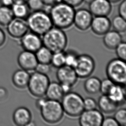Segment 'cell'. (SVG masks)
Listing matches in <instances>:
<instances>
[{
    "mask_svg": "<svg viewBox=\"0 0 126 126\" xmlns=\"http://www.w3.org/2000/svg\"><path fill=\"white\" fill-rule=\"evenodd\" d=\"M74 8L62 1L51 6L49 14L53 26L63 30L72 26L75 12Z\"/></svg>",
    "mask_w": 126,
    "mask_h": 126,
    "instance_id": "1",
    "label": "cell"
},
{
    "mask_svg": "<svg viewBox=\"0 0 126 126\" xmlns=\"http://www.w3.org/2000/svg\"><path fill=\"white\" fill-rule=\"evenodd\" d=\"M43 45L53 53L64 51L68 44V38L63 29L56 27L50 29L43 34Z\"/></svg>",
    "mask_w": 126,
    "mask_h": 126,
    "instance_id": "2",
    "label": "cell"
},
{
    "mask_svg": "<svg viewBox=\"0 0 126 126\" xmlns=\"http://www.w3.org/2000/svg\"><path fill=\"white\" fill-rule=\"evenodd\" d=\"M26 20L29 30L40 36L53 26L49 14L43 10L30 13Z\"/></svg>",
    "mask_w": 126,
    "mask_h": 126,
    "instance_id": "3",
    "label": "cell"
},
{
    "mask_svg": "<svg viewBox=\"0 0 126 126\" xmlns=\"http://www.w3.org/2000/svg\"><path fill=\"white\" fill-rule=\"evenodd\" d=\"M39 109L43 119L49 124L59 123L63 119L64 114L60 101L47 98L44 99Z\"/></svg>",
    "mask_w": 126,
    "mask_h": 126,
    "instance_id": "4",
    "label": "cell"
},
{
    "mask_svg": "<svg viewBox=\"0 0 126 126\" xmlns=\"http://www.w3.org/2000/svg\"><path fill=\"white\" fill-rule=\"evenodd\" d=\"M61 101L64 112L70 117H79L84 110V99L76 92L65 94Z\"/></svg>",
    "mask_w": 126,
    "mask_h": 126,
    "instance_id": "5",
    "label": "cell"
},
{
    "mask_svg": "<svg viewBox=\"0 0 126 126\" xmlns=\"http://www.w3.org/2000/svg\"><path fill=\"white\" fill-rule=\"evenodd\" d=\"M108 78L114 84L126 86V65L125 61L115 58L109 62L106 68Z\"/></svg>",
    "mask_w": 126,
    "mask_h": 126,
    "instance_id": "6",
    "label": "cell"
},
{
    "mask_svg": "<svg viewBox=\"0 0 126 126\" xmlns=\"http://www.w3.org/2000/svg\"><path fill=\"white\" fill-rule=\"evenodd\" d=\"M49 83L47 75L35 72L30 75L27 87L32 95L38 98L44 97Z\"/></svg>",
    "mask_w": 126,
    "mask_h": 126,
    "instance_id": "7",
    "label": "cell"
},
{
    "mask_svg": "<svg viewBox=\"0 0 126 126\" xmlns=\"http://www.w3.org/2000/svg\"><path fill=\"white\" fill-rule=\"evenodd\" d=\"M95 62L92 56L86 54L79 55L73 68L79 78L90 76L95 68Z\"/></svg>",
    "mask_w": 126,
    "mask_h": 126,
    "instance_id": "8",
    "label": "cell"
},
{
    "mask_svg": "<svg viewBox=\"0 0 126 126\" xmlns=\"http://www.w3.org/2000/svg\"><path fill=\"white\" fill-rule=\"evenodd\" d=\"M56 76L62 85L71 87L75 85L79 79L73 68L65 65L58 68Z\"/></svg>",
    "mask_w": 126,
    "mask_h": 126,
    "instance_id": "9",
    "label": "cell"
},
{
    "mask_svg": "<svg viewBox=\"0 0 126 126\" xmlns=\"http://www.w3.org/2000/svg\"><path fill=\"white\" fill-rule=\"evenodd\" d=\"M104 116L100 110H84L79 116V123L81 126H101Z\"/></svg>",
    "mask_w": 126,
    "mask_h": 126,
    "instance_id": "10",
    "label": "cell"
},
{
    "mask_svg": "<svg viewBox=\"0 0 126 126\" xmlns=\"http://www.w3.org/2000/svg\"><path fill=\"white\" fill-rule=\"evenodd\" d=\"M93 18V15L89 10L79 9L75 10L73 24L79 30L87 31L90 27Z\"/></svg>",
    "mask_w": 126,
    "mask_h": 126,
    "instance_id": "11",
    "label": "cell"
},
{
    "mask_svg": "<svg viewBox=\"0 0 126 126\" xmlns=\"http://www.w3.org/2000/svg\"><path fill=\"white\" fill-rule=\"evenodd\" d=\"M7 27L10 35L17 39L21 38L29 30L26 19L15 17Z\"/></svg>",
    "mask_w": 126,
    "mask_h": 126,
    "instance_id": "12",
    "label": "cell"
},
{
    "mask_svg": "<svg viewBox=\"0 0 126 126\" xmlns=\"http://www.w3.org/2000/svg\"><path fill=\"white\" fill-rule=\"evenodd\" d=\"M21 44L24 50L35 53L43 45L42 37L32 32H28L21 38Z\"/></svg>",
    "mask_w": 126,
    "mask_h": 126,
    "instance_id": "13",
    "label": "cell"
},
{
    "mask_svg": "<svg viewBox=\"0 0 126 126\" xmlns=\"http://www.w3.org/2000/svg\"><path fill=\"white\" fill-rule=\"evenodd\" d=\"M17 61L22 69L29 72L35 70L38 63L35 53L26 50L19 54Z\"/></svg>",
    "mask_w": 126,
    "mask_h": 126,
    "instance_id": "14",
    "label": "cell"
},
{
    "mask_svg": "<svg viewBox=\"0 0 126 126\" xmlns=\"http://www.w3.org/2000/svg\"><path fill=\"white\" fill-rule=\"evenodd\" d=\"M112 9L111 3L108 0H94L89 4V10L95 16H108Z\"/></svg>",
    "mask_w": 126,
    "mask_h": 126,
    "instance_id": "15",
    "label": "cell"
},
{
    "mask_svg": "<svg viewBox=\"0 0 126 126\" xmlns=\"http://www.w3.org/2000/svg\"><path fill=\"white\" fill-rule=\"evenodd\" d=\"M111 21L107 16H98L93 18L90 26L93 32L97 35H104L110 30Z\"/></svg>",
    "mask_w": 126,
    "mask_h": 126,
    "instance_id": "16",
    "label": "cell"
},
{
    "mask_svg": "<svg viewBox=\"0 0 126 126\" xmlns=\"http://www.w3.org/2000/svg\"><path fill=\"white\" fill-rule=\"evenodd\" d=\"M14 123L18 126L29 125L32 120V114L27 108L20 107L14 111L13 116Z\"/></svg>",
    "mask_w": 126,
    "mask_h": 126,
    "instance_id": "17",
    "label": "cell"
},
{
    "mask_svg": "<svg viewBox=\"0 0 126 126\" xmlns=\"http://www.w3.org/2000/svg\"><path fill=\"white\" fill-rule=\"evenodd\" d=\"M97 106L102 112L107 114L114 112L119 107V105L113 101L109 95L105 94H102L99 98Z\"/></svg>",
    "mask_w": 126,
    "mask_h": 126,
    "instance_id": "18",
    "label": "cell"
},
{
    "mask_svg": "<svg viewBox=\"0 0 126 126\" xmlns=\"http://www.w3.org/2000/svg\"><path fill=\"white\" fill-rule=\"evenodd\" d=\"M103 41L105 46L110 49H114L122 42L121 33L117 31L109 30L104 35Z\"/></svg>",
    "mask_w": 126,
    "mask_h": 126,
    "instance_id": "19",
    "label": "cell"
},
{
    "mask_svg": "<svg viewBox=\"0 0 126 126\" xmlns=\"http://www.w3.org/2000/svg\"><path fill=\"white\" fill-rule=\"evenodd\" d=\"M65 94L62 85L59 82H50L46 90L45 95L47 98L53 100H61Z\"/></svg>",
    "mask_w": 126,
    "mask_h": 126,
    "instance_id": "20",
    "label": "cell"
},
{
    "mask_svg": "<svg viewBox=\"0 0 126 126\" xmlns=\"http://www.w3.org/2000/svg\"><path fill=\"white\" fill-rule=\"evenodd\" d=\"M107 95L119 106L122 105L125 103L126 86L114 84Z\"/></svg>",
    "mask_w": 126,
    "mask_h": 126,
    "instance_id": "21",
    "label": "cell"
},
{
    "mask_svg": "<svg viewBox=\"0 0 126 126\" xmlns=\"http://www.w3.org/2000/svg\"><path fill=\"white\" fill-rule=\"evenodd\" d=\"M29 72L22 69L16 71L12 76V81L16 87L24 89L28 87L30 78Z\"/></svg>",
    "mask_w": 126,
    "mask_h": 126,
    "instance_id": "22",
    "label": "cell"
},
{
    "mask_svg": "<svg viewBox=\"0 0 126 126\" xmlns=\"http://www.w3.org/2000/svg\"><path fill=\"white\" fill-rule=\"evenodd\" d=\"M11 8L14 17L19 19H26L31 12L26 2H14Z\"/></svg>",
    "mask_w": 126,
    "mask_h": 126,
    "instance_id": "23",
    "label": "cell"
},
{
    "mask_svg": "<svg viewBox=\"0 0 126 126\" xmlns=\"http://www.w3.org/2000/svg\"><path fill=\"white\" fill-rule=\"evenodd\" d=\"M101 81L97 77L92 76L87 78L84 83V88L87 93L95 94L100 92Z\"/></svg>",
    "mask_w": 126,
    "mask_h": 126,
    "instance_id": "24",
    "label": "cell"
},
{
    "mask_svg": "<svg viewBox=\"0 0 126 126\" xmlns=\"http://www.w3.org/2000/svg\"><path fill=\"white\" fill-rule=\"evenodd\" d=\"M35 54L38 63L50 64L53 53L46 47L43 45Z\"/></svg>",
    "mask_w": 126,
    "mask_h": 126,
    "instance_id": "25",
    "label": "cell"
},
{
    "mask_svg": "<svg viewBox=\"0 0 126 126\" xmlns=\"http://www.w3.org/2000/svg\"><path fill=\"white\" fill-rule=\"evenodd\" d=\"M14 18V14L10 7L0 6V25L7 26Z\"/></svg>",
    "mask_w": 126,
    "mask_h": 126,
    "instance_id": "26",
    "label": "cell"
},
{
    "mask_svg": "<svg viewBox=\"0 0 126 126\" xmlns=\"http://www.w3.org/2000/svg\"><path fill=\"white\" fill-rule=\"evenodd\" d=\"M111 21V26L115 31L118 32H125L126 29V19L120 16H115Z\"/></svg>",
    "mask_w": 126,
    "mask_h": 126,
    "instance_id": "27",
    "label": "cell"
},
{
    "mask_svg": "<svg viewBox=\"0 0 126 126\" xmlns=\"http://www.w3.org/2000/svg\"><path fill=\"white\" fill-rule=\"evenodd\" d=\"M50 64L57 68L65 65L64 51L53 53Z\"/></svg>",
    "mask_w": 126,
    "mask_h": 126,
    "instance_id": "28",
    "label": "cell"
},
{
    "mask_svg": "<svg viewBox=\"0 0 126 126\" xmlns=\"http://www.w3.org/2000/svg\"><path fill=\"white\" fill-rule=\"evenodd\" d=\"M65 55V65L73 67L77 60L79 54L76 51L69 49L64 52Z\"/></svg>",
    "mask_w": 126,
    "mask_h": 126,
    "instance_id": "29",
    "label": "cell"
},
{
    "mask_svg": "<svg viewBox=\"0 0 126 126\" xmlns=\"http://www.w3.org/2000/svg\"><path fill=\"white\" fill-rule=\"evenodd\" d=\"M114 118L119 126H126V110L125 108L117 109L114 112Z\"/></svg>",
    "mask_w": 126,
    "mask_h": 126,
    "instance_id": "30",
    "label": "cell"
},
{
    "mask_svg": "<svg viewBox=\"0 0 126 126\" xmlns=\"http://www.w3.org/2000/svg\"><path fill=\"white\" fill-rule=\"evenodd\" d=\"M26 3L30 11L32 12L43 10L45 6L41 0H28Z\"/></svg>",
    "mask_w": 126,
    "mask_h": 126,
    "instance_id": "31",
    "label": "cell"
},
{
    "mask_svg": "<svg viewBox=\"0 0 126 126\" xmlns=\"http://www.w3.org/2000/svg\"><path fill=\"white\" fill-rule=\"evenodd\" d=\"M114 83L109 78L105 79L101 81L100 92L102 94L108 95Z\"/></svg>",
    "mask_w": 126,
    "mask_h": 126,
    "instance_id": "32",
    "label": "cell"
},
{
    "mask_svg": "<svg viewBox=\"0 0 126 126\" xmlns=\"http://www.w3.org/2000/svg\"><path fill=\"white\" fill-rule=\"evenodd\" d=\"M116 55L120 59L126 61V44L122 41L115 49Z\"/></svg>",
    "mask_w": 126,
    "mask_h": 126,
    "instance_id": "33",
    "label": "cell"
},
{
    "mask_svg": "<svg viewBox=\"0 0 126 126\" xmlns=\"http://www.w3.org/2000/svg\"><path fill=\"white\" fill-rule=\"evenodd\" d=\"M84 108L85 110L96 109L97 102L95 99L91 97H87L84 99Z\"/></svg>",
    "mask_w": 126,
    "mask_h": 126,
    "instance_id": "34",
    "label": "cell"
},
{
    "mask_svg": "<svg viewBox=\"0 0 126 126\" xmlns=\"http://www.w3.org/2000/svg\"><path fill=\"white\" fill-rule=\"evenodd\" d=\"M50 64L38 63L35 70L40 73L47 75L50 72Z\"/></svg>",
    "mask_w": 126,
    "mask_h": 126,
    "instance_id": "35",
    "label": "cell"
},
{
    "mask_svg": "<svg viewBox=\"0 0 126 126\" xmlns=\"http://www.w3.org/2000/svg\"><path fill=\"white\" fill-rule=\"evenodd\" d=\"M101 126H119V125L114 117H107L103 118Z\"/></svg>",
    "mask_w": 126,
    "mask_h": 126,
    "instance_id": "36",
    "label": "cell"
},
{
    "mask_svg": "<svg viewBox=\"0 0 126 126\" xmlns=\"http://www.w3.org/2000/svg\"><path fill=\"white\" fill-rule=\"evenodd\" d=\"M118 12L119 15L126 19V0H123L120 3Z\"/></svg>",
    "mask_w": 126,
    "mask_h": 126,
    "instance_id": "37",
    "label": "cell"
},
{
    "mask_svg": "<svg viewBox=\"0 0 126 126\" xmlns=\"http://www.w3.org/2000/svg\"><path fill=\"white\" fill-rule=\"evenodd\" d=\"M61 1L72 6L74 7L79 6L83 3V0H61Z\"/></svg>",
    "mask_w": 126,
    "mask_h": 126,
    "instance_id": "38",
    "label": "cell"
},
{
    "mask_svg": "<svg viewBox=\"0 0 126 126\" xmlns=\"http://www.w3.org/2000/svg\"><path fill=\"white\" fill-rule=\"evenodd\" d=\"M8 93L7 89L3 87H0V101L5 100L8 96Z\"/></svg>",
    "mask_w": 126,
    "mask_h": 126,
    "instance_id": "39",
    "label": "cell"
},
{
    "mask_svg": "<svg viewBox=\"0 0 126 126\" xmlns=\"http://www.w3.org/2000/svg\"><path fill=\"white\" fill-rule=\"evenodd\" d=\"M14 2V0H0V5L2 6L11 7Z\"/></svg>",
    "mask_w": 126,
    "mask_h": 126,
    "instance_id": "40",
    "label": "cell"
},
{
    "mask_svg": "<svg viewBox=\"0 0 126 126\" xmlns=\"http://www.w3.org/2000/svg\"><path fill=\"white\" fill-rule=\"evenodd\" d=\"M45 6L51 7L56 3L61 1V0H41Z\"/></svg>",
    "mask_w": 126,
    "mask_h": 126,
    "instance_id": "41",
    "label": "cell"
},
{
    "mask_svg": "<svg viewBox=\"0 0 126 126\" xmlns=\"http://www.w3.org/2000/svg\"><path fill=\"white\" fill-rule=\"evenodd\" d=\"M6 41V34L4 31L0 28V47L3 46Z\"/></svg>",
    "mask_w": 126,
    "mask_h": 126,
    "instance_id": "42",
    "label": "cell"
},
{
    "mask_svg": "<svg viewBox=\"0 0 126 126\" xmlns=\"http://www.w3.org/2000/svg\"><path fill=\"white\" fill-rule=\"evenodd\" d=\"M108 0L111 3H115L121 1L122 0Z\"/></svg>",
    "mask_w": 126,
    "mask_h": 126,
    "instance_id": "43",
    "label": "cell"
},
{
    "mask_svg": "<svg viewBox=\"0 0 126 126\" xmlns=\"http://www.w3.org/2000/svg\"><path fill=\"white\" fill-rule=\"evenodd\" d=\"M94 0H83V1L84 2L86 3L90 4V3L92 2Z\"/></svg>",
    "mask_w": 126,
    "mask_h": 126,
    "instance_id": "44",
    "label": "cell"
},
{
    "mask_svg": "<svg viewBox=\"0 0 126 126\" xmlns=\"http://www.w3.org/2000/svg\"><path fill=\"white\" fill-rule=\"evenodd\" d=\"M28 0H14V2H26Z\"/></svg>",
    "mask_w": 126,
    "mask_h": 126,
    "instance_id": "45",
    "label": "cell"
}]
</instances>
